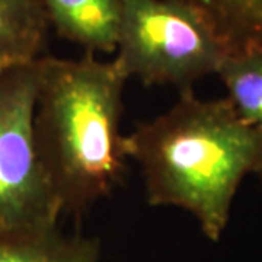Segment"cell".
Here are the masks:
<instances>
[{
  "label": "cell",
  "instance_id": "6da1fadb",
  "mask_svg": "<svg viewBox=\"0 0 262 262\" xmlns=\"http://www.w3.org/2000/svg\"><path fill=\"white\" fill-rule=\"evenodd\" d=\"M151 207H175L196 220L210 242L230 222L237 191L262 166V128L239 117L227 98L181 91L168 111L125 136Z\"/></svg>",
  "mask_w": 262,
  "mask_h": 262
},
{
  "label": "cell",
  "instance_id": "7a4b0ae2",
  "mask_svg": "<svg viewBox=\"0 0 262 262\" xmlns=\"http://www.w3.org/2000/svg\"><path fill=\"white\" fill-rule=\"evenodd\" d=\"M127 80L115 60L94 53L41 58L34 133L63 215H80L121 181L128 159L121 134Z\"/></svg>",
  "mask_w": 262,
  "mask_h": 262
},
{
  "label": "cell",
  "instance_id": "277c9868",
  "mask_svg": "<svg viewBox=\"0 0 262 262\" xmlns=\"http://www.w3.org/2000/svg\"><path fill=\"white\" fill-rule=\"evenodd\" d=\"M41 58L0 73V234L58 227L63 217L34 133Z\"/></svg>",
  "mask_w": 262,
  "mask_h": 262
},
{
  "label": "cell",
  "instance_id": "3957f363",
  "mask_svg": "<svg viewBox=\"0 0 262 262\" xmlns=\"http://www.w3.org/2000/svg\"><path fill=\"white\" fill-rule=\"evenodd\" d=\"M223 42L195 10L175 0H124L114 60L127 79L179 91L215 75Z\"/></svg>",
  "mask_w": 262,
  "mask_h": 262
},
{
  "label": "cell",
  "instance_id": "ba28073f",
  "mask_svg": "<svg viewBox=\"0 0 262 262\" xmlns=\"http://www.w3.org/2000/svg\"><path fill=\"white\" fill-rule=\"evenodd\" d=\"M239 117L262 128V48L227 51L215 72Z\"/></svg>",
  "mask_w": 262,
  "mask_h": 262
},
{
  "label": "cell",
  "instance_id": "52a82bcc",
  "mask_svg": "<svg viewBox=\"0 0 262 262\" xmlns=\"http://www.w3.org/2000/svg\"><path fill=\"white\" fill-rule=\"evenodd\" d=\"M48 28L39 0H0V73L46 56Z\"/></svg>",
  "mask_w": 262,
  "mask_h": 262
},
{
  "label": "cell",
  "instance_id": "30bf717a",
  "mask_svg": "<svg viewBox=\"0 0 262 262\" xmlns=\"http://www.w3.org/2000/svg\"><path fill=\"white\" fill-rule=\"evenodd\" d=\"M255 177L259 179V184H261V187H262V166H261V169L256 172V175H255Z\"/></svg>",
  "mask_w": 262,
  "mask_h": 262
},
{
  "label": "cell",
  "instance_id": "8992f818",
  "mask_svg": "<svg viewBox=\"0 0 262 262\" xmlns=\"http://www.w3.org/2000/svg\"><path fill=\"white\" fill-rule=\"evenodd\" d=\"M101 256L98 237L60 227L0 234V262H101Z\"/></svg>",
  "mask_w": 262,
  "mask_h": 262
},
{
  "label": "cell",
  "instance_id": "9c48e42d",
  "mask_svg": "<svg viewBox=\"0 0 262 262\" xmlns=\"http://www.w3.org/2000/svg\"><path fill=\"white\" fill-rule=\"evenodd\" d=\"M195 10L215 34L262 29V0H175Z\"/></svg>",
  "mask_w": 262,
  "mask_h": 262
},
{
  "label": "cell",
  "instance_id": "5b68a950",
  "mask_svg": "<svg viewBox=\"0 0 262 262\" xmlns=\"http://www.w3.org/2000/svg\"><path fill=\"white\" fill-rule=\"evenodd\" d=\"M48 25L88 53H115L124 0H39Z\"/></svg>",
  "mask_w": 262,
  "mask_h": 262
}]
</instances>
